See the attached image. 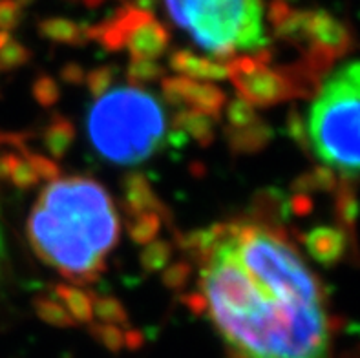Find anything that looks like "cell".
I'll list each match as a JSON object with an SVG mask.
<instances>
[{
    "label": "cell",
    "mask_w": 360,
    "mask_h": 358,
    "mask_svg": "<svg viewBox=\"0 0 360 358\" xmlns=\"http://www.w3.org/2000/svg\"><path fill=\"white\" fill-rule=\"evenodd\" d=\"M201 263V311L238 358H329L324 289L297 249L258 223L216 225Z\"/></svg>",
    "instance_id": "1"
},
{
    "label": "cell",
    "mask_w": 360,
    "mask_h": 358,
    "mask_svg": "<svg viewBox=\"0 0 360 358\" xmlns=\"http://www.w3.org/2000/svg\"><path fill=\"white\" fill-rule=\"evenodd\" d=\"M27 236L42 262L86 286L105 271L106 256L119 241L114 201L94 179L59 177L42 188Z\"/></svg>",
    "instance_id": "2"
},
{
    "label": "cell",
    "mask_w": 360,
    "mask_h": 358,
    "mask_svg": "<svg viewBox=\"0 0 360 358\" xmlns=\"http://www.w3.org/2000/svg\"><path fill=\"white\" fill-rule=\"evenodd\" d=\"M91 146L108 163L134 167L150 158L165 139L163 105L139 87L108 90L86 117Z\"/></svg>",
    "instance_id": "3"
},
{
    "label": "cell",
    "mask_w": 360,
    "mask_h": 358,
    "mask_svg": "<svg viewBox=\"0 0 360 358\" xmlns=\"http://www.w3.org/2000/svg\"><path fill=\"white\" fill-rule=\"evenodd\" d=\"M154 0H146V6ZM179 32L214 59L256 55L267 50V0H161ZM145 6V8H146Z\"/></svg>",
    "instance_id": "4"
},
{
    "label": "cell",
    "mask_w": 360,
    "mask_h": 358,
    "mask_svg": "<svg viewBox=\"0 0 360 358\" xmlns=\"http://www.w3.org/2000/svg\"><path fill=\"white\" fill-rule=\"evenodd\" d=\"M304 128L313 154L329 172L360 176V60L329 73Z\"/></svg>",
    "instance_id": "5"
},
{
    "label": "cell",
    "mask_w": 360,
    "mask_h": 358,
    "mask_svg": "<svg viewBox=\"0 0 360 358\" xmlns=\"http://www.w3.org/2000/svg\"><path fill=\"white\" fill-rule=\"evenodd\" d=\"M229 79L238 94L255 108H267L298 94H307V84L291 70L271 68L269 51L240 55L227 63Z\"/></svg>",
    "instance_id": "6"
},
{
    "label": "cell",
    "mask_w": 360,
    "mask_h": 358,
    "mask_svg": "<svg viewBox=\"0 0 360 358\" xmlns=\"http://www.w3.org/2000/svg\"><path fill=\"white\" fill-rule=\"evenodd\" d=\"M161 90H163L165 101L174 108L198 110L214 117L216 121L221 119L224 108L227 105V96L221 88L212 82L194 81L181 75L163 79Z\"/></svg>",
    "instance_id": "7"
},
{
    "label": "cell",
    "mask_w": 360,
    "mask_h": 358,
    "mask_svg": "<svg viewBox=\"0 0 360 358\" xmlns=\"http://www.w3.org/2000/svg\"><path fill=\"white\" fill-rule=\"evenodd\" d=\"M170 68L178 72L181 77L194 79V81L214 82L229 79L227 63L218 59L201 57L188 50H176L170 55Z\"/></svg>",
    "instance_id": "8"
},
{
    "label": "cell",
    "mask_w": 360,
    "mask_h": 358,
    "mask_svg": "<svg viewBox=\"0 0 360 358\" xmlns=\"http://www.w3.org/2000/svg\"><path fill=\"white\" fill-rule=\"evenodd\" d=\"M123 200L128 214H132V216L145 212L161 214L163 210V203L158 200L150 181L139 172H132L124 177Z\"/></svg>",
    "instance_id": "9"
},
{
    "label": "cell",
    "mask_w": 360,
    "mask_h": 358,
    "mask_svg": "<svg viewBox=\"0 0 360 358\" xmlns=\"http://www.w3.org/2000/svg\"><path fill=\"white\" fill-rule=\"evenodd\" d=\"M225 137H227L229 148L233 150L234 154H255L265 148V145L273 137V132L267 122L258 117L245 128L225 127Z\"/></svg>",
    "instance_id": "10"
},
{
    "label": "cell",
    "mask_w": 360,
    "mask_h": 358,
    "mask_svg": "<svg viewBox=\"0 0 360 358\" xmlns=\"http://www.w3.org/2000/svg\"><path fill=\"white\" fill-rule=\"evenodd\" d=\"M216 122L218 121L214 117H210L203 112L183 108L178 110V114L174 117V128L183 132L185 136L192 137L201 146H207L214 141Z\"/></svg>",
    "instance_id": "11"
},
{
    "label": "cell",
    "mask_w": 360,
    "mask_h": 358,
    "mask_svg": "<svg viewBox=\"0 0 360 358\" xmlns=\"http://www.w3.org/2000/svg\"><path fill=\"white\" fill-rule=\"evenodd\" d=\"M73 141H75V128L72 121L63 115H53L42 134V145L46 152L55 159L64 158L70 146L73 145Z\"/></svg>",
    "instance_id": "12"
},
{
    "label": "cell",
    "mask_w": 360,
    "mask_h": 358,
    "mask_svg": "<svg viewBox=\"0 0 360 358\" xmlns=\"http://www.w3.org/2000/svg\"><path fill=\"white\" fill-rule=\"evenodd\" d=\"M55 298L59 300L64 309L68 311L73 322L90 324L94 320V309H91V298L84 290L68 283H60L55 287Z\"/></svg>",
    "instance_id": "13"
},
{
    "label": "cell",
    "mask_w": 360,
    "mask_h": 358,
    "mask_svg": "<svg viewBox=\"0 0 360 358\" xmlns=\"http://www.w3.org/2000/svg\"><path fill=\"white\" fill-rule=\"evenodd\" d=\"M306 247L313 258L331 263L340 254V236L333 229H315L306 236Z\"/></svg>",
    "instance_id": "14"
},
{
    "label": "cell",
    "mask_w": 360,
    "mask_h": 358,
    "mask_svg": "<svg viewBox=\"0 0 360 358\" xmlns=\"http://www.w3.org/2000/svg\"><path fill=\"white\" fill-rule=\"evenodd\" d=\"M172 254V245L169 241L155 238L154 241L143 247L141 254H139V263H141L143 271L154 274V272H161L167 265H170Z\"/></svg>",
    "instance_id": "15"
},
{
    "label": "cell",
    "mask_w": 360,
    "mask_h": 358,
    "mask_svg": "<svg viewBox=\"0 0 360 358\" xmlns=\"http://www.w3.org/2000/svg\"><path fill=\"white\" fill-rule=\"evenodd\" d=\"M33 309L42 322L50 324L53 327H72L75 324L68 311L64 309V305L51 296H39V298L33 300Z\"/></svg>",
    "instance_id": "16"
},
{
    "label": "cell",
    "mask_w": 360,
    "mask_h": 358,
    "mask_svg": "<svg viewBox=\"0 0 360 358\" xmlns=\"http://www.w3.org/2000/svg\"><path fill=\"white\" fill-rule=\"evenodd\" d=\"M91 309H94V317L101 324H110V326L117 327H124L128 324L127 309L114 296H97V298H91Z\"/></svg>",
    "instance_id": "17"
},
{
    "label": "cell",
    "mask_w": 360,
    "mask_h": 358,
    "mask_svg": "<svg viewBox=\"0 0 360 358\" xmlns=\"http://www.w3.org/2000/svg\"><path fill=\"white\" fill-rule=\"evenodd\" d=\"M161 231V214L158 212H145L137 214L128 223V234L137 245L150 243L158 238Z\"/></svg>",
    "instance_id": "18"
},
{
    "label": "cell",
    "mask_w": 360,
    "mask_h": 358,
    "mask_svg": "<svg viewBox=\"0 0 360 358\" xmlns=\"http://www.w3.org/2000/svg\"><path fill=\"white\" fill-rule=\"evenodd\" d=\"M224 115L229 128H245L258 119L255 106L249 105L242 97L229 101L224 108Z\"/></svg>",
    "instance_id": "19"
},
{
    "label": "cell",
    "mask_w": 360,
    "mask_h": 358,
    "mask_svg": "<svg viewBox=\"0 0 360 358\" xmlns=\"http://www.w3.org/2000/svg\"><path fill=\"white\" fill-rule=\"evenodd\" d=\"M90 335L94 336V340L99 342L101 345H105V350L112 351V353H119L124 350V329L117 326H110V324H94L90 322Z\"/></svg>",
    "instance_id": "20"
},
{
    "label": "cell",
    "mask_w": 360,
    "mask_h": 358,
    "mask_svg": "<svg viewBox=\"0 0 360 358\" xmlns=\"http://www.w3.org/2000/svg\"><path fill=\"white\" fill-rule=\"evenodd\" d=\"M8 181L13 183L20 191H27V188H32V186H35L37 183L41 181V177H39V174H37L35 167L32 163V159H30V150L27 148L22 150V154L18 158L17 165H15L11 174H9Z\"/></svg>",
    "instance_id": "21"
},
{
    "label": "cell",
    "mask_w": 360,
    "mask_h": 358,
    "mask_svg": "<svg viewBox=\"0 0 360 358\" xmlns=\"http://www.w3.org/2000/svg\"><path fill=\"white\" fill-rule=\"evenodd\" d=\"M163 66H160L155 60L132 59L127 68V77L134 87H139L145 82H154L158 79H163Z\"/></svg>",
    "instance_id": "22"
},
{
    "label": "cell",
    "mask_w": 360,
    "mask_h": 358,
    "mask_svg": "<svg viewBox=\"0 0 360 358\" xmlns=\"http://www.w3.org/2000/svg\"><path fill=\"white\" fill-rule=\"evenodd\" d=\"M32 94L35 97V101L41 106H53L60 97L59 84L55 82V79L48 77V75H41L33 81Z\"/></svg>",
    "instance_id": "23"
},
{
    "label": "cell",
    "mask_w": 360,
    "mask_h": 358,
    "mask_svg": "<svg viewBox=\"0 0 360 358\" xmlns=\"http://www.w3.org/2000/svg\"><path fill=\"white\" fill-rule=\"evenodd\" d=\"M192 276V265L187 262H178L172 263V265H167V267L161 271V278H163V283L169 289H183L187 286L188 280Z\"/></svg>",
    "instance_id": "24"
},
{
    "label": "cell",
    "mask_w": 360,
    "mask_h": 358,
    "mask_svg": "<svg viewBox=\"0 0 360 358\" xmlns=\"http://www.w3.org/2000/svg\"><path fill=\"white\" fill-rule=\"evenodd\" d=\"M114 79H115V70L112 68V66H101V68L88 73V77L84 79V82H86V87L88 90H90L91 96L97 99V97H101L103 94H106V91L110 90Z\"/></svg>",
    "instance_id": "25"
},
{
    "label": "cell",
    "mask_w": 360,
    "mask_h": 358,
    "mask_svg": "<svg viewBox=\"0 0 360 358\" xmlns=\"http://www.w3.org/2000/svg\"><path fill=\"white\" fill-rule=\"evenodd\" d=\"M30 59V53L24 46L17 44V42H6L0 48V70H13L22 66Z\"/></svg>",
    "instance_id": "26"
},
{
    "label": "cell",
    "mask_w": 360,
    "mask_h": 358,
    "mask_svg": "<svg viewBox=\"0 0 360 358\" xmlns=\"http://www.w3.org/2000/svg\"><path fill=\"white\" fill-rule=\"evenodd\" d=\"M30 159H32L33 167H35L37 174L41 177V181L51 183L60 177V170L53 159L37 154V152H30Z\"/></svg>",
    "instance_id": "27"
},
{
    "label": "cell",
    "mask_w": 360,
    "mask_h": 358,
    "mask_svg": "<svg viewBox=\"0 0 360 358\" xmlns=\"http://www.w3.org/2000/svg\"><path fill=\"white\" fill-rule=\"evenodd\" d=\"M44 35L59 42H77V27L64 20H55L46 24Z\"/></svg>",
    "instance_id": "28"
},
{
    "label": "cell",
    "mask_w": 360,
    "mask_h": 358,
    "mask_svg": "<svg viewBox=\"0 0 360 358\" xmlns=\"http://www.w3.org/2000/svg\"><path fill=\"white\" fill-rule=\"evenodd\" d=\"M15 24H17V8L8 0H2L0 2V27H13Z\"/></svg>",
    "instance_id": "29"
},
{
    "label": "cell",
    "mask_w": 360,
    "mask_h": 358,
    "mask_svg": "<svg viewBox=\"0 0 360 358\" xmlns=\"http://www.w3.org/2000/svg\"><path fill=\"white\" fill-rule=\"evenodd\" d=\"M63 81L70 82V84H81V82H84V72H82L81 66H77V64H68V66H64L63 68Z\"/></svg>",
    "instance_id": "30"
},
{
    "label": "cell",
    "mask_w": 360,
    "mask_h": 358,
    "mask_svg": "<svg viewBox=\"0 0 360 358\" xmlns=\"http://www.w3.org/2000/svg\"><path fill=\"white\" fill-rule=\"evenodd\" d=\"M143 335L136 329H124V345L128 350H137L143 345Z\"/></svg>",
    "instance_id": "31"
},
{
    "label": "cell",
    "mask_w": 360,
    "mask_h": 358,
    "mask_svg": "<svg viewBox=\"0 0 360 358\" xmlns=\"http://www.w3.org/2000/svg\"><path fill=\"white\" fill-rule=\"evenodd\" d=\"M2 260H4V238L0 232V267H2Z\"/></svg>",
    "instance_id": "32"
},
{
    "label": "cell",
    "mask_w": 360,
    "mask_h": 358,
    "mask_svg": "<svg viewBox=\"0 0 360 358\" xmlns=\"http://www.w3.org/2000/svg\"><path fill=\"white\" fill-rule=\"evenodd\" d=\"M8 42V37H6V33H0V48Z\"/></svg>",
    "instance_id": "33"
},
{
    "label": "cell",
    "mask_w": 360,
    "mask_h": 358,
    "mask_svg": "<svg viewBox=\"0 0 360 358\" xmlns=\"http://www.w3.org/2000/svg\"><path fill=\"white\" fill-rule=\"evenodd\" d=\"M4 141H6V134H2V132H0V145H4Z\"/></svg>",
    "instance_id": "34"
}]
</instances>
